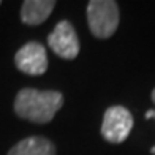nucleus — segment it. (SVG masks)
<instances>
[{"label":"nucleus","mask_w":155,"mask_h":155,"mask_svg":"<svg viewBox=\"0 0 155 155\" xmlns=\"http://www.w3.org/2000/svg\"><path fill=\"white\" fill-rule=\"evenodd\" d=\"M0 5H2V2H0Z\"/></svg>","instance_id":"9b49d317"},{"label":"nucleus","mask_w":155,"mask_h":155,"mask_svg":"<svg viewBox=\"0 0 155 155\" xmlns=\"http://www.w3.org/2000/svg\"><path fill=\"white\" fill-rule=\"evenodd\" d=\"M15 65L19 71L30 76L45 74L48 70V54L41 43H25L15 55Z\"/></svg>","instance_id":"39448f33"},{"label":"nucleus","mask_w":155,"mask_h":155,"mask_svg":"<svg viewBox=\"0 0 155 155\" xmlns=\"http://www.w3.org/2000/svg\"><path fill=\"white\" fill-rule=\"evenodd\" d=\"M63 106V95L57 90L22 89L15 98V112L24 120L48 124Z\"/></svg>","instance_id":"f257e3e1"},{"label":"nucleus","mask_w":155,"mask_h":155,"mask_svg":"<svg viewBox=\"0 0 155 155\" xmlns=\"http://www.w3.org/2000/svg\"><path fill=\"white\" fill-rule=\"evenodd\" d=\"M152 101H153V104H155V89L152 90Z\"/></svg>","instance_id":"1a4fd4ad"},{"label":"nucleus","mask_w":155,"mask_h":155,"mask_svg":"<svg viewBox=\"0 0 155 155\" xmlns=\"http://www.w3.org/2000/svg\"><path fill=\"white\" fill-rule=\"evenodd\" d=\"M87 22L94 37L111 38L120 22L119 5L114 0H90L87 3Z\"/></svg>","instance_id":"f03ea898"},{"label":"nucleus","mask_w":155,"mask_h":155,"mask_svg":"<svg viewBox=\"0 0 155 155\" xmlns=\"http://www.w3.org/2000/svg\"><path fill=\"white\" fill-rule=\"evenodd\" d=\"M8 155H55V146L48 138L29 136L13 146Z\"/></svg>","instance_id":"0eeeda50"},{"label":"nucleus","mask_w":155,"mask_h":155,"mask_svg":"<svg viewBox=\"0 0 155 155\" xmlns=\"http://www.w3.org/2000/svg\"><path fill=\"white\" fill-rule=\"evenodd\" d=\"M150 153H152V155H155V146H153L152 149H150Z\"/></svg>","instance_id":"9d476101"},{"label":"nucleus","mask_w":155,"mask_h":155,"mask_svg":"<svg viewBox=\"0 0 155 155\" xmlns=\"http://www.w3.org/2000/svg\"><path fill=\"white\" fill-rule=\"evenodd\" d=\"M48 45L54 54L65 60H73L79 54V38L68 21H60L48 37Z\"/></svg>","instance_id":"20e7f679"},{"label":"nucleus","mask_w":155,"mask_h":155,"mask_svg":"<svg viewBox=\"0 0 155 155\" xmlns=\"http://www.w3.org/2000/svg\"><path fill=\"white\" fill-rule=\"evenodd\" d=\"M146 119H155V111H147L146 112Z\"/></svg>","instance_id":"6e6552de"},{"label":"nucleus","mask_w":155,"mask_h":155,"mask_svg":"<svg viewBox=\"0 0 155 155\" xmlns=\"http://www.w3.org/2000/svg\"><path fill=\"white\" fill-rule=\"evenodd\" d=\"M135 125L131 112L125 106H111L104 111L101 122V136L111 144H122Z\"/></svg>","instance_id":"7ed1b4c3"},{"label":"nucleus","mask_w":155,"mask_h":155,"mask_svg":"<svg viewBox=\"0 0 155 155\" xmlns=\"http://www.w3.org/2000/svg\"><path fill=\"white\" fill-rule=\"evenodd\" d=\"M54 6V0H25L21 6V19L27 25H40L49 18Z\"/></svg>","instance_id":"423d86ee"}]
</instances>
